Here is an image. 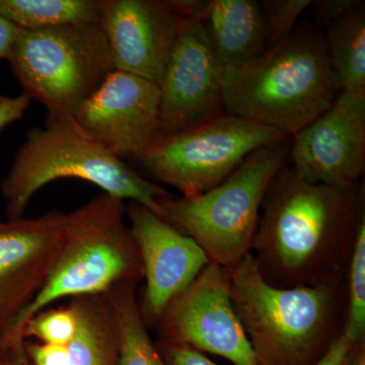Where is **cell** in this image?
<instances>
[{"label": "cell", "mask_w": 365, "mask_h": 365, "mask_svg": "<svg viewBox=\"0 0 365 365\" xmlns=\"http://www.w3.org/2000/svg\"><path fill=\"white\" fill-rule=\"evenodd\" d=\"M20 28L0 16V59L7 60Z\"/></svg>", "instance_id": "31"}, {"label": "cell", "mask_w": 365, "mask_h": 365, "mask_svg": "<svg viewBox=\"0 0 365 365\" xmlns=\"http://www.w3.org/2000/svg\"><path fill=\"white\" fill-rule=\"evenodd\" d=\"M167 4L177 16L184 20L202 23L207 16L210 0H167Z\"/></svg>", "instance_id": "29"}, {"label": "cell", "mask_w": 365, "mask_h": 365, "mask_svg": "<svg viewBox=\"0 0 365 365\" xmlns=\"http://www.w3.org/2000/svg\"><path fill=\"white\" fill-rule=\"evenodd\" d=\"M287 136L222 111L184 130L160 135L137 163L182 197H195L225 181L254 151Z\"/></svg>", "instance_id": "8"}, {"label": "cell", "mask_w": 365, "mask_h": 365, "mask_svg": "<svg viewBox=\"0 0 365 365\" xmlns=\"http://www.w3.org/2000/svg\"><path fill=\"white\" fill-rule=\"evenodd\" d=\"M313 4L312 0H262L267 50L279 44L294 32L302 14Z\"/></svg>", "instance_id": "23"}, {"label": "cell", "mask_w": 365, "mask_h": 365, "mask_svg": "<svg viewBox=\"0 0 365 365\" xmlns=\"http://www.w3.org/2000/svg\"><path fill=\"white\" fill-rule=\"evenodd\" d=\"M292 140L289 165L302 179L342 189L356 186L365 169V93L340 91Z\"/></svg>", "instance_id": "10"}, {"label": "cell", "mask_w": 365, "mask_h": 365, "mask_svg": "<svg viewBox=\"0 0 365 365\" xmlns=\"http://www.w3.org/2000/svg\"><path fill=\"white\" fill-rule=\"evenodd\" d=\"M7 61L23 95L45 106L50 121L73 118L114 71L101 25L20 29Z\"/></svg>", "instance_id": "7"}, {"label": "cell", "mask_w": 365, "mask_h": 365, "mask_svg": "<svg viewBox=\"0 0 365 365\" xmlns=\"http://www.w3.org/2000/svg\"><path fill=\"white\" fill-rule=\"evenodd\" d=\"M125 215L124 200L106 193L64 213L63 242L47 279L2 337L25 339L26 322L56 300L105 294L119 283L143 280L140 253Z\"/></svg>", "instance_id": "5"}, {"label": "cell", "mask_w": 365, "mask_h": 365, "mask_svg": "<svg viewBox=\"0 0 365 365\" xmlns=\"http://www.w3.org/2000/svg\"><path fill=\"white\" fill-rule=\"evenodd\" d=\"M25 347L33 365H67L68 346L26 341Z\"/></svg>", "instance_id": "26"}, {"label": "cell", "mask_w": 365, "mask_h": 365, "mask_svg": "<svg viewBox=\"0 0 365 365\" xmlns=\"http://www.w3.org/2000/svg\"><path fill=\"white\" fill-rule=\"evenodd\" d=\"M25 342L26 339L0 338V365H33Z\"/></svg>", "instance_id": "28"}, {"label": "cell", "mask_w": 365, "mask_h": 365, "mask_svg": "<svg viewBox=\"0 0 365 365\" xmlns=\"http://www.w3.org/2000/svg\"><path fill=\"white\" fill-rule=\"evenodd\" d=\"M160 340L217 355L235 365H259L235 313L227 268L209 263L175 297L155 326Z\"/></svg>", "instance_id": "9"}, {"label": "cell", "mask_w": 365, "mask_h": 365, "mask_svg": "<svg viewBox=\"0 0 365 365\" xmlns=\"http://www.w3.org/2000/svg\"><path fill=\"white\" fill-rule=\"evenodd\" d=\"M225 111L292 136L325 112L340 90L324 33L302 21L259 58L222 69Z\"/></svg>", "instance_id": "3"}, {"label": "cell", "mask_w": 365, "mask_h": 365, "mask_svg": "<svg viewBox=\"0 0 365 365\" xmlns=\"http://www.w3.org/2000/svg\"><path fill=\"white\" fill-rule=\"evenodd\" d=\"M78 330L68 345L67 365H118L120 337L116 314L105 294L71 299Z\"/></svg>", "instance_id": "17"}, {"label": "cell", "mask_w": 365, "mask_h": 365, "mask_svg": "<svg viewBox=\"0 0 365 365\" xmlns=\"http://www.w3.org/2000/svg\"><path fill=\"white\" fill-rule=\"evenodd\" d=\"M344 365H365V342L353 346L346 357Z\"/></svg>", "instance_id": "32"}, {"label": "cell", "mask_w": 365, "mask_h": 365, "mask_svg": "<svg viewBox=\"0 0 365 365\" xmlns=\"http://www.w3.org/2000/svg\"><path fill=\"white\" fill-rule=\"evenodd\" d=\"M157 83L128 72H110L73 120L122 160L138 162L160 136Z\"/></svg>", "instance_id": "11"}, {"label": "cell", "mask_w": 365, "mask_h": 365, "mask_svg": "<svg viewBox=\"0 0 365 365\" xmlns=\"http://www.w3.org/2000/svg\"><path fill=\"white\" fill-rule=\"evenodd\" d=\"M137 283L122 282L105 295L116 314L120 337L118 365H168L151 340L136 295Z\"/></svg>", "instance_id": "20"}, {"label": "cell", "mask_w": 365, "mask_h": 365, "mask_svg": "<svg viewBox=\"0 0 365 365\" xmlns=\"http://www.w3.org/2000/svg\"><path fill=\"white\" fill-rule=\"evenodd\" d=\"M364 182L312 184L288 165L269 185L252 246L262 277L277 288L316 287L346 277L365 215Z\"/></svg>", "instance_id": "1"}, {"label": "cell", "mask_w": 365, "mask_h": 365, "mask_svg": "<svg viewBox=\"0 0 365 365\" xmlns=\"http://www.w3.org/2000/svg\"><path fill=\"white\" fill-rule=\"evenodd\" d=\"M202 25L222 69L248 63L267 51L260 1L210 0Z\"/></svg>", "instance_id": "16"}, {"label": "cell", "mask_w": 365, "mask_h": 365, "mask_svg": "<svg viewBox=\"0 0 365 365\" xmlns=\"http://www.w3.org/2000/svg\"><path fill=\"white\" fill-rule=\"evenodd\" d=\"M292 136L259 148L220 185L195 197H163L162 218L199 245L211 263L230 268L251 253L269 185L289 165Z\"/></svg>", "instance_id": "6"}, {"label": "cell", "mask_w": 365, "mask_h": 365, "mask_svg": "<svg viewBox=\"0 0 365 365\" xmlns=\"http://www.w3.org/2000/svg\"><path fill=\"white\" fill-rule=\"evenodd\" d=\"M342 333L353 345L365 342V215L360 220L347 273Z\"/></svg>", "instance_id": "21"}, {"label": "cell", "mask_w": 365, "mask_h": 365, "mask_svg": "<svg viewBox=\"0 0 365 365\" xmlns=\"http://www.w3.org/2000/svg\"><path fill=\"white\" fill-rule=\"evenodd\" d=\"M30 104V98L25 95L16 98L0 96V131L21 120Z\"/></svg>", "instance_id": "27"}, {"label": "cell", "mask_w": 365, "mask_h": 365, "mask_svg": "<svg viewBox=\"0 0 365 365\" xmlns=\"http://www.w3.org/2000/svg\"><path fill=\"white\" fill-rule=\"evenodd\" d=\"M74 178L103 193L134 201L162 218L158 200L172 195L98 143L73 118L46 121L29 131L0 188L9 220L24 217L36 193L55 180Z\"/></svg>", "instance_id": "4"}, {"label": "cell", "mask_w": 365, "mask_h": 365, "mask_svg": "<svg viewBox=\"0 0 365 365\" xmlns=\"http://www.w3.org/2000/svg\"><path fill=\"white\" fill-rule=\"evenodd\" d=\"M155 345L168 365H217L202 352L188 346L165 340H158Z\"/></svg>", "instance_id": "25"}, {"label": "cell", "mask_w": 365, "mask_h": 365, "mask_svg": "<svg viewBox=\"0 0 365 365\" xmlns=\"http://www.w3.org/2000/svg\"><path fill=\"white\" fill-rule=\"evenodd\" d=\"M64 213L0 223V338L40 292L58 256Z\"/></svg>", "instance_id": "15"}, {"label": "cell", "mask_w": 365, "mask_h": 365, "mask_svg": "<svg viewBox=\"0 0 365 365\" xmlns=\"http://www.w3.org/2000/svg\"><path fill=\"white\" fill-rule=\"evenodd\" d=\"M323 33L339 90L365 93L364 2H360Z\"/></svg>", "instance_id": "18"}, {"label": "cell", "mask_w": 365, "mask_h": 365, "mask_svg": "<svg viewBox=\"0 0 365 365\" xmlns=\"http://www.w3.org/2000/svg\"><path fill=\"white\" fill-rule=\"evenodd\" d=\"M126 215L145 279L139 309L146 326L155 327L170 302L191 285L210 261L193 239L145 206L131 201Z\"/></svg>", "instance_id": "12"}, {"label": "cell", "mask_w": 365, "mask_h": 365, "mask_svg": "<svg viewBox=\"0 0 365 365\" xmlns=\"http://www.w3.org/2000/svg\"><path fill=\"white\" fill-rule=\"evenodd\" d=\"M103 0H0V16L23 30L101 25Z\"/></svg>", "instance_id": "19"}, {"label": "cell", "mask_w": 365, "mask_h": 365, "mask_svg": "<svg viewBox=\"0 0 365 365\" xmlns=\"http://www.w3.org/2000/svg\"><path fill=\"white\" fill-rule=\"evenodd\" d=\"M227 270L232 306L259 365H314L339 338L346 277L316 287H274L252 253Z\"/></svg>", "instance_id": "2"}, {"label": "cell", "mask_w": 365, "mask_h": 365, "mask_svg": "<svg viewBox=\"0 0 365 365\" xmlns=\"http://www.w3.org/2000/svg\"><path fill=\"white\" fill-rule=\"evenodd\" d=\"M78 330V318L71 304L68 307L43 309L26 322L24 327L25 339L36 337L41 343L68 345Z\"/></svg>", "instance_id": "22"}, {"label": "cell", "mask_w": 365, "mask_h": 365, "mask_svg": "<svg viewBox=\"0 0 365 365\" xmlns=\"http://www.w3.org/2000/svg\"><path fill=\"white\" fill-rule=\"evenodd\" d=\"M352 342L341 333L339 338L331 345L326 354L314 365H344L346 357L353 347Z\"/></svg>", "instance_id": "30"}, {"label": "cell", "mask_w": 365, "mask_h": 365, "mask_svg": "<svg viewBox=\"0 0 365 365\" xmlns=\"http://www.w3.org/2000/svg\"><path fill=\"white\" fill-rule=\"evenodd\" d=\"M361 1L359 0H318L313 1L314 25L321 30H326L329 26L354 9Z\"/></svg>", "instance_id": "24"}, {"label": "cell", "mask_w": 365, "mask_h": 365, "mask_svg": "<svg viewBox=\"0 0 365 365\" xmlns=\"http://www.w3.org/2000/svg\"><path fill=\"white\" fill-rule=\"evenodd\" d=\"M186 23L167 0H103L101 28L114 69L158 86Z\"/></svg>", "instance_id": "13"}, {"label": "cell", "mask_w": 365, "mask_h": 365, "mask_svg": "<svg viewBox=\"0 0 365 365\" xmlns=\"http://www.w3.org/2000/svg\"><path fill=\"white\" fill-rule=\"evenodd\" d=\"M158 88L160 135L184 130L225 111L222 67L201 21H187Z\"/></svg>", "instance_id": "14"}]
</instances>
